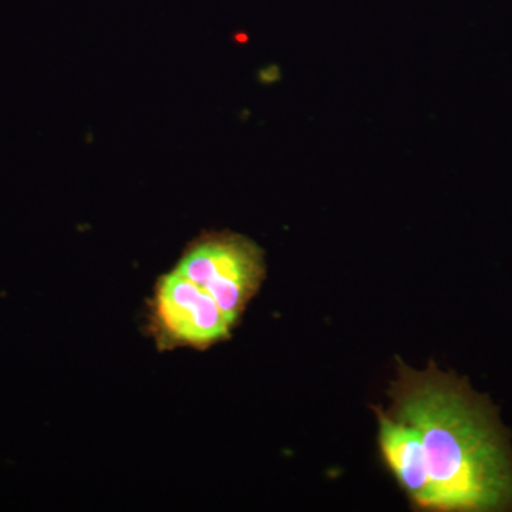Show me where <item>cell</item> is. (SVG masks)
<instances>
[{
  "label": "cell",
  "instance_id": "1",
  "mask_svg": "<svg viewBox=\"0 0 512 512\" xmlns=\"http://www.w3.org/2000/svg\"><path fill=\"white\" fill-rule=\"evenodd\" d=\"M397 365L389 412L419 430L430 511H512V448L487 397L434 363Z\"/></svg>",
  "mask_w": 512,
  "mask_h": 512
},
{
  "label": "cell",
  "instance_id": "2",
  "mask_svg": "<svg viewBox=\"0 0 512 512\" xmlns=\"http://www.w3.org/2000/svg\"><path fill=\"white\" fill-rule=\"evenodd\" d=\"M185 278L212 296L234 325L265 279L264 251L235 232L201 235L175 266Z\"/></svg>",
  "mask_w": 512,
  "mask_h": 512
},
{
  "label": "cell",
  "instance_id": "3",
  "mask_svg": "<svg viewBox=\"0 0 512 512\" xmlns=\"http://www.w3.org/2000/svg\"><path fill=\"white\" fill-rule=\"evenodd\" d=\"M234 326L212 296L177 269L158 279L150 302L158 348H211L228 339Z\"/></svg>",
  "mask_w": 512,
  "mask_h": 512
},
{
  "label": "cell",
  "instance_id": "4",
  "mask_svg": "<svg viewBox=\"0 0 512 512\" xmlns=\"http://www.w3.org/2000/svg\"><path fill=\"white\" fill-rule=\"evenodd\" d=\"M379 420V447L384 464L409 495L414 508L430 511V480L427 476L419 430L393 413L375 409Z\"/></svg>",
  "mask_w": 512,
  "mask_h": 512
}]
</instances>
